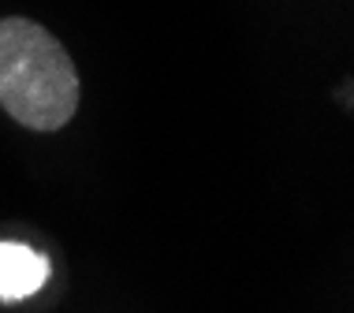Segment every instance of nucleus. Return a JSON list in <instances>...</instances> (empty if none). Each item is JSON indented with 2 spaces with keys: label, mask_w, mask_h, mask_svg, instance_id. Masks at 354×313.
Returning a JSON list of instances; mask_svg holds the SVG:
<instances>
[{
  "label": "nucleus",
  "mask_w": 354,
  "mask_h": 313,
  "mask_svg": "<svg viewBox=\"0 0 354 313\" xmlns=\"http://www.w3.org/2000/svg\"><path fill=\"white\" fill-rule=\"evenodd\" d=\"M82 82L75 60L41 23L0 19V108L26 131H60L79 112Z\"/></svg>",
  "instance_id": "obj_1"
},
{
  "label": "nucleus",
  "mask_w": 354,
  "mask_h": 313,
  "mask_svg": "<svg viewBox=\"0 0 354 313\" xmlns=\"http://www.w3.org/2000/svg\"><path fill=\"white\" fill-rule=\"evenodd\" d=\"M49 280V258L23 243H0V298H30Z\"/></svg>",
  "instance_id": "obj_2"
}]
</instances>
